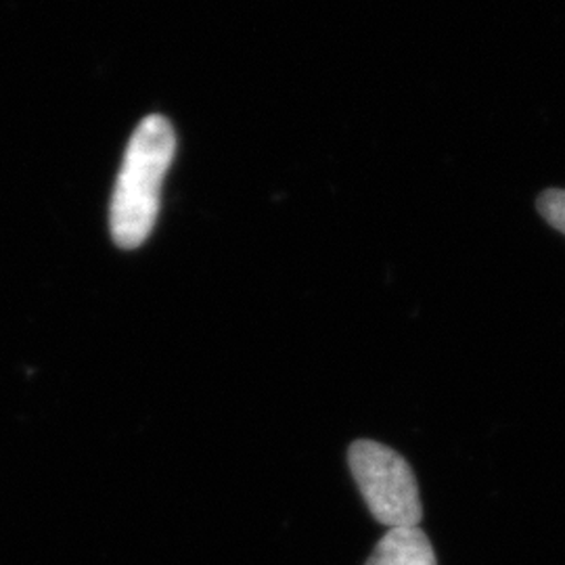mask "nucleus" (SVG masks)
Instances as JSON below:
<instances>
[{"label":"nucleus","mask_w":565,"mask_h":565,"mask_svg":"<svg viewBox=\"0 0 565 565\" xmlns=\"http://www.w3.org/2000/svg\"><path fill=\"white\" fill-rule=\"evenodd\" d=\"M539 212L546 223L565 235V191L564 189H548L539 198Z\"/></svg>","instance_id":"4"},{"label":"nucleus","mask_w":565,"mask_h":565,"mask_svg":"<svg viewBox=\"0 0 565 565\" xmlns=\"http://www.w3.org/2000/svg\"><path fill=\"white\" fill-rule=\"evenodd\" d=\"M352 478L371 515L394 527H417L424 518L419 484L406 459L390 446L356 440L348 450Z\"/></svg>","instance_id":"2"},{"label":"nucleus","mask_w":565,"mask_h":565,"mask_svg":"<svg viewBox=\"0 0 565 565\" xmlns=\"http://www.w3.org/2000/svg\"><path fill=\"white\" fill-rule=\"evenodd\" d=\"M177 153V135L163 116H149L128 142L109 207V228L121 249L139 247L153 231L162 184Z\"/></svg>","instance_id":"1"},{"label":"nucleus","mask_w":565,"mask_h":565,"mask_svg":"<svg viewBox=\"0 0 565 565\" xmlns=\"http://www.w3.org/2000/svg\"><path fill=\"white\" fill-rule=\"evenodd\" d=\"M364 565H438L434 546L417 527L387 530Z\"/></svg>","instance_id":"3"}]
</instances>
